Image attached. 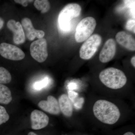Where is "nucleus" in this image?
Segmentation results:
<instances>
[{"label": "nucleus", "mask_w": 135, "mask_h": 135, "mask_svg": "<svg viewBox=\"0 0 135 135\" xmlns=\"http://www.w3.org/2000/svg\"><path fill=\"white\" fill-rule=\"evenodd\" d=\"M27 135H38L37 134H36V133H34L33 132H30L28 133V134H27Z\"/></svg>", "instance_id": "bb28decb"}, {"label": "nucleus", "mask_w": 135, "mask_h": 135, "mask_svg": "<svg viewBox=\"0 0 135 135\" xmlns=\"http://www.w3.org/2000/svg\"><path fill=\"white\" fill-rule=\"evenodd\" d=\"M0 56L8 60L17 61L23 59L25 55L24 52L18 47L2 42L0 43Z\"/></svg>", "instance_id": "0eeeda50"}, {"label": "nucleus", "mask_w": 135, "mask_h": 135, "mask_svg": "<svg viewBox=\"0 0 135 135\" xmlns=\"http://www.w3.org/2000/svg\"><path fill=\"white\" fill-rule=\"evenodd\" d=\"M116 42L114 39L107 40L99 53V59L100 62L106 63L110 62L113 59L116 54Z\"/></svg>", "instance_id": "1a4fd4ad"}, {"label": "nucleus", "mask_w": 135, "mask_h": 135, "mask_svg": "<svg viewBox=\"0 0 135 135\" xmlns=\"http://www.w3.org/2000/svg\"><path fill=\"white\" fill-rule=\"evenodd\" d=\"M21 24L27 38L29 40L33 41L36 38L39 39L44 37L45 32L42 30L35 29L31 20L28 18H23L21 20Z\"/></svg>", "instance_id": "9b49d317"}, {"label": "nucleus", "mask_w": 135, "mask_h": 135, "mask_svg": "<svg viewBox=\"0 0 135 135\" xmlns=\"http://www.w3.org/2000/svg\"><path fill=\"white\" fill-rule=\"evenodd\" d=\"M38 106L43 110L53 115H58L60 112L58 101L55 97L49 95L47 100H42L38 104Z\"/></svg>", "instance_id": "f8f14e48"}, {"label": "nucleus", "mask_w": 135, "mask_h": 135, "mask_svg": "<svg viewBox=\"0 0 135 135\" xmlns=\"http://www.w3.org/2000/svg\"><path fill=\"white\" fill-rule=\"evenodd\" d=\"M123 135H135L134 134L131 132H128L125 133Z\"/></svg>", "instance_id": "a878e982"}, {"label": "nucleus", "mask_w": 135, "mask_h": 135, "mask_svg": "<svg viewBox=\"0 0 135 135\" xmlns=\"http://www.w3.org/2000/svg\"><path fill=\"white\" fill-rule=\"evenodd\" d=\"M12 100L10 90L4 84H0V103L8 104Z\"/></svg>", "instance_id": "2eb2a0df"}, {"label": "nucleus", "mask_w": 135, "mask_h": 135, "mask_svg": "<svg viewBox=\"0 0 135 135\" xmlns=\"http://www.w3.org/2000/svg\"><path fill=\"white\" fill-rule=\"evenodd\" d=\"M49 79L46 78L41 81L35 83L33 85L34 88L37 90H40L46 86L48 84Z\"/></svg>", "instance_id": "aec40b11"}, {"label": "nucleus", "mask_w": 135, "mask_h": 135, "mask_svg": "<svg viewBox=\"0 0 135 135\" xmlns=\"http://www.w3.org/2000/svg\"><path fill=\"white\" fill-rule=\"evenodd\" d=\"M77 84L74 83H71L68 86V90H74L77 89Z\"/></svg>", "instance_id": "5701e85b"}, {"label": "nucleus", "mask_w": 135, "mask_h": 135, "mask_svg": "<svg viewBox=\"0 0 135 135\" xmlns=\"http://www.w3.org/2000/svg\"><path fill=\"white\" fill-rule=\"evenodd\" d=\"M94 116L99 121L105 124L113 125L120 116L119 109L115 104L107 100L99 99L94 104Z\"/></svg>", "instance_id": "f257e3e1"}, {"label": "nucleus", "mask_w": 135, "mask_h": 135, "mask_svg": "<svg viewBox=\"0 0 135 135\" xmlns=\"http://www.w3.org/2000/svg\"><path fill=\"white\" fill-rule=\"evenodd\" d=\"M34 6L42 13L47 12L50 8V3L47 0H36L34 2Z\"/></svg>", "instance_id": "dca6fc26"}, {"label": "nucleus", "mask_w": 135, "mask_h": 135, "mask_svg": "<svg viewBox=\"0 0 135 135\" xmlns=\"http://www.w3.org/2000/svg\"><path fill=\"white\" fill-rule=\"evenodd\" d=\"M33 1H28V0H15V2L17 3L21 4L22 6L24 7H26L28 5V3L29 2H32Z\"/></svg>", "instance_id": "4be33fe9"}, {"label": "nucleus", "mask_w": 135, "mask_h": 135, "mask_svg": "<svg viewBox=\"0 0 135 135\" xmlns=\"http://www.w3.org/2000/svg\"><path fill=\"white\" fill-rule=\"evenodd\" d=\"M102 42L101 36L95 34L89 37L84 42L80 49L79 54L81 58L89 60L95 55Z\"/></svg>", "instance_id": "39448f33"}, {"label": "nucleus", "mask_w": 135, "mask_h": 135, "mask_svg": "<svg viewBox=\"0 0 135 135\" xmlns=\"http://www.w3.org/2000/svg\"><path fill=\"white\" fill-rule=\"evenodd\" d=\"M7 26L13 32L14 43L17 45L24 43L26 40L25 32L20 22H16L15 20H9L7 22Z\"/></svg>", "instance_id": "6e6552de"}, {"label": "nucleus", "mask_w": 135, "mask_h": 135, "mask_svg": "<svg viewBox=\"0 0 135 135\" xmlns=\"http://www.w3.org/2000/svg\"><path fill=\"white\" fill-rule=\"evenodd\" d=\"M131 64L133 65V67H135V56H133V57L131 59Z\"/></svg>", "instance_id": "393cba45"}, {"label": "nucleus", "mask_w": 135, "mask_h": 135, "mask_svg": "<svg viewBox=\"0 0 135 135\" xmlns=\"http://www.w3.org/2000/svg\"><path fill=\"white\" fill-rule=\"evenodd\" d=\"M97 26L95 19L88 17L81 20L77 25L75 34V41L77 42L85 41L91 36Z\"/></svg>", "instance_id": "20e7f679"}, {"label": "nucleus", "mask_w": 135, "mask_h": 135, "mask_svg": "<svg viewBox=\"0 0 135 135\" xmlns=\"http://www.w3.org/2000/svg\"><path fill=\"white\" fill-rule=\"evenodd\" d=\"M126 28L128 31L135 33V20H128L126 24Z\"/></svg>", "instance_id": "412c9836"}, {"label": "nucleus", "mask_w": 135, "mask_h": 135, "mask_svg": "<svg viewBox=\"0 0 135 135\" xmlns=\"http://www.w3.org/2000/svg\"><path fill=\"white\" fill-rule=\"evenodd\" d=\"M5 20L2 17L0 16V32L4 27L5 24Z\"/></svg>", "instance_id": "b1692460"}, {"label": "nucleus", "mask_w": 135, "mask_h": 135, "mask_svg": "<svg viewBox=\"0 0 135 135\" xmlns=\"http://www.w3.org/2000/svg\"><path fill=\"white\" fill-rule=\"evenodd\" d=\"M81 11V7L77 3H70L66 5L59 15V26L61 31L65 32L71 31L76 18L80 15Z\"/></svg>", "instance_id": "f03ea898"}, {"label": "nucleus", "mask_w": 135, "mask_h": 135, "mask_svg": "<svg viewBox=\"0 0 135 135\" xmlns=\"http://www.w3.org/2000/svg\"><path fill=\"white\" fill-rule=\"evenodd\" d=\"M116 41L121 46L131 51L135 50V40L131 35L127 32H118L116 35Z\"/></svg>", "instance_id": "ddd939ff"}, {"label": "nucleus", "mask_w": 135, "mask_h": 135, "mask_svg": "<svg viewBox=\"0 0 135 135\" xmlns=\"http://www.w3.org/2000/svg\"><path fill=\"white\" fill-rule=\"evenodd\" d=\"M99 78L105 86L113 89L123 88L127 81V77L122 71L113 67L109 68L101 71Z\"/></svg>", "instance_id": "7ed1b4c3"}, {"label": "nucleus", "mask_w": 135, "mask_h": 135, "mask_svg": "<svg viewBox=\"0 0 135 135\" xmlns=\"http://www.w3.org/2000/svg\"><path fill=\"white\" fill-rule=\"evenodd\" d=\"M9 119V116L3 107L0 105V126L6 123Z\"/></svg>", "instance_id": "a211bd4d"}, {"label": "nucleus", "mask_w": 135, "mask_h": 135, "mask_svg": "<svg viewBox=\"0 0 135 135\" xmlns=\"http://www.w3.org/2000/svg\"><path fill=\"white\" fill-rule=\"evenodd\" d=\"M12 80L11 74L4 67L0 66V84L9 83Z\"/></svg>", "instance_id": "f3484780"}, {"label": "nucleus", "mask_w": 135, "mask_h": 135, "mask_svg": "<svg viewBox=\"0 0 135 135\" xmlns=\"http://www.w3.org/2000/svg\"><path fill=\"white\" fill-rule=\"evenodd\" d=\"M59 105L60 111L66 117L70 118L73 114V104L66 94H63L59 98Z\"/></svg>", "instance_id": "4468645a"}, {"label": "nucleus", "mask_w": 135, "mask_h": 135, "mask_svg": "<svg viewBox=\"0 0 135 135\" xmlns=\"http://www.w3.org/2000/svg\"><path fill=\"white\" fill-rule=\"evenodd\" d=\"M30 51L33 58L39 63L43 62L48 56L47 41L42 38L33 41L30 46Z\"/></svg>", "instance_id": "423d86ee"}, {"label": "nucleus", "mask_w": 135, "mask_h": 135, "mask_svg": "<svg viewBox=\"0 0 135 135\" xmlns=\"http://www.w3.org/2000/svg\"><path fill=\"white\" fill-rule=\"evenodd\" d=\"M31 120L32 129L39 130L47 126L49 118L42 111L35 110L31 113Z\"/></svg>", "instance_id": "9d476101"}, {"label": "nucleus", "mask_w": 135, "mask_h": 135, "mask_svg": "<svg viewBox=\"0 0 135 135\" xmlns=\"http://www.w3.org/2000/svg\"><path fill=\"white\" fill-rule=\"evenodd\" d=\"M71 102L75 109L79 110L82 107L84 103V99L83 97H80L78 96Z\"/></svg>", "instance_id": "6ab92c4d"}]
</instances>
